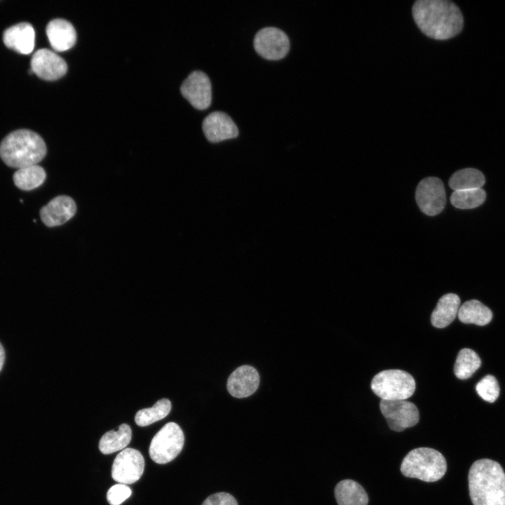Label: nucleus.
<instances>
[{"instance_id": "1", "label": "nucleus", "mask_w": 505, "mask_h": 505, "mask_svg": "<svg viewBox=\"0 0 505 505\" xmlns=\"http://www.w3.org/2000/svg\"><path fill=\"white\" fill-rule=\"evenodd\" d=\"M412 11L417 27L430 38L449 39L463 28V15L458 6L450 1L418 0Z\"/></svg>"}, {"instance_id": "2", "label": "nucleus", "mask_w": 505, "mask_h": 505, "mask_svg": "<svg viewBox=\"0 0 505 505\" xmlns=\"http://www.w3.org/2000/svg\"><path fill=\"white\" fill-rule=\"evenodd\" d=\"M468 480L473 505H505V473L498 462L489 459L476 461Z\"/></svg>"}, {"instance_id": "3", "label": "nucleus", "mask_w": 505, "mask_h": 505, "mask_svg": "<svg viewBox=\"0 0 505 505\" xmlns=\"http://www.w3.org/2000/svg\"><path fill=\"white\" fill-rule=\"evenodd\" d=\"M46 154V146L43 138L30 130H15L0 143V157L12 168L20 169L37 165Z\"/></svg>"}, {"instance_id": "4", "label": "nucleus", "mask_w": 505, "mask_h": 505, "mask_svg": "<svg viewBox=\"0 0 505 505\" xmlns=\"http://www.w3.org/2000/svg\"><path fill=\"white\" fill-rule=\"evenodd\" d=\"M447 462L443 455L436 450L418 447L411 450L403 459L400 471L403 476L431 483L443 477Z\"/></svg>"}, {"instance_id": "5", "label": "nucleus", "mask_w": 505, "mask_h": 505, "mask_svg": "<svg viewBox=\"0 0 505 505\" xmlns=\"http://www.w3.org/2000/svg\"><path fill=\"white\" fill-rule=\"evenodd\" d=\"M415 381L408 372L401 370H386L377 373L372 379L371 389L382 400H406L415 390Z\"/></svg>"}, {"instance_id": "6", "label": "nucleus", "mask_w": 505, "mask_h": 505, "mask_svg": "<svg viewBox=\"0 0 505 505\" xmlns=\"http://www.w3.org/2000/svg\"><path fill=\"white\" fill-rule=\"evenodd\" d=\"M184 443V436L180 426L175 422L167 423L152 438L149 456L157 464L168 463L180 454Z\"/></svg>"}, {"instance_id": "7", "label": "nucleus", "mask_w": 505, "mask_h": 505, "mask_svg": "<svg viewBox=\"0 0 505 505\" xmlns=\"http://www.w3.org/2000/svg\"><path fill=\"white\" fill-rule=\"evenodd\" d=\"M379 408L389 428L396 432L416 425L419 419L416 405L405 400H381Z\"/></svg>"}, {"instance_id": "8", "label": "nucleus", "mask_w": 505, "mask_h": 505, "mask_svg": "<svg viewBox=\"0 0 505 505\" xmlns=\"http://www.w3.org/2000/svg\"><path fill=\"white\" fill-rule=\"evenodd\" d=\"M257 53L267 60H276L284 58L290 49V41L281 29L267 27L259 30L254 37Z\"/></svg>"}, {"instance_id": "9", "label": "nucleus", "mask_w": 505, "mask_h": 505, "mask_svg": "<svg viewBox=\"0 0 505 505\" xmlns=\"http://www.w3.org/2000/svg\"><path fill=\"white\" fill-rule=\"evenodd\" d=\"M144 459L137 450L126 448L115 457L112 467V478L121 484H132L142 476Z\"/></svg>"}, {"instance_id": "10", "label": "nucleus", "mask_w": 505, "mask_h": 505, "mask_svg": "<svg viewBox=\"0 0 505 505\" xmlns=\"http://www.w3.org/2000/svg\"><path fill=\"white\" fill-rule=\"evenodd\" d=\"M415 198L420 210L427 215L439 214L445 208L446 196L442 181L437 177H426L418 184Z\"/></svg>"}, {"instance_id": "11", "label": "nucleus", "mask_w": 505, "mask_h": 505, "mask_svg": "<svg viewBox=\"0 0 505 505\" xmlns=\"http://www.w3.org/2000/svg\"><path fill=\"white\" fill-rule=\"evenodd\" d=\"M182 95L198 109H207L212 101V86L208 75L196 70L189 74L182 82Z\"/></svg>"}, {"instance_id": "12", "label": "nucleus", "mask_w": 505, "mask_h": 505, "mask_svg": "<svg viewBox=\"0 0 505 505\" xmlns=\"http://www.w3.org/2000/svg\"><path fill=\"white\" fill-rule=\"evenodd\" d=\"M30 64L31 71L46 81L57 80L63 76L67 71L65 60L48 48L36 50Z\"/></svg>"}, {"instance_id": "13", "label": "nucleus", "mask_w": 505, "mask_h": 505, "mask_svg": "<svg viewBox=\"0 0 505 505\" xmlns=\"http://www.w3.org/2000/svg\"><path fill=\"white\" fill-rule=\"evenodd\" d=\"M202 128L207 140L214 143L235 138L238 135L236 123L223 112L209 114L203 121Z\"/></svg>"}, {"instance_id": "14", "label": "nucleus", "mask_w": 505, "mask_h": 505, "mask_svg": "<svg viewBox=\"0 0 505 505\" xmlns=\"http://www.w3.org/2000/svg\"><path fill=\"white\" fill-rule=\"evenodd\" d=\"M76 211V203L71 197L58 196L41 209L40 217L45 225L53 227L67 222Z\"/></svg>"}, {"instance_id": "15", "label": "nucleus", "mask_w": 505, "mask_h": 505, "mask_svg": "<svg viewBox=\"0 0 505 505\" xmlns=\"http://www.w3.org/2000/svg\"><path fill=\"white\" fill-rule=\"evenodd\" d=\"M260 376L256 369L244 365L236 368L229 377L227 389L236 398H245L252 395L258 388Z\"/></svg>"}, {"instance_id": "16", "label": "nucleus", "mask_w": 505, "mask_h": 505, "mask_svg": "<svg viewBox=\"0 0 505 505\" xmlns=\"http://www.w3.org/2000/svg\"><path fill=\"white\" fill-rule=\"evenodd\" d=\"M3 41L8 48L21 54H29L34 48V29L28 22L16 24L4 31Z\"/></svg>"}, {"instance_id": "17", "label": "nucleus", "mask_w": 505, "mask_h": 505, "mask_svg": "<svg viewBox=\"0 0 505 505\" xmlns=\"http://www.w3.org/2000/svg\"><path fill=\"white\" fill-rule=\"evenodd\" d=\"M46 31L51 46L56 51L67 50L76 43V30L67 20H52L48 23Z\"/></svg>"}, {"instance_id": "18", "label": "nucleus", "mask_w": 505, "mask_h": 505, "mask_svg": "<svg viewBox=\"0 0 505 505\" xmlns=\"http://www.w3.org/2000/svg\"><path fill=\"white\" fill-rule=\"evenodd\" d=\"M460 307V299L454 293H447L438 300L431 316V324L438 328L449 325L457 316Z\"/></svg>"}, {"instance_id": "19", "label": "nucleus", "mask_w": 505, "mask_h": 505, "mask_svg": "<svg viewBox=\"0 0 505 505\" xmlns=\"http://www.w3.org/2000/svg\"><path fill=\"white\" fill-rule=\"evenodd\" d=\"M335 495L339 505H368V496L364 488L350 479L337 484Z\"/></svg>"}, {"instance_id": "20", "label": "nucleus", "mask_w": 505, "mask_h": 505, "mask_svg": "<svg viewBox=\"0 0 505 505\" xmlns=\"http://www.w3.org/2000/svg\"><path fill=\"white\" fill-rule=\"evenodd\" d=\"M457 315L461 322L478 325H485L492 318V311L477 299L465 302L460 306Z\"/></svg>"}, {"instance_id": "21", "label": "nucleus", "mask_w": 505, "mask_h": 505, "mask_svg": "<svg viewBox=\"0 0 505 505\" xmlns=\"http://www.w3.org/2000/svg\"><path fill=\"white\" fill-rule=\"evenodd\" d=\"M132 431L129 425L122 424L117 431L105 433L100 440L99 449L105 454H111L125 448L130 443Z\"/></svg>"}, {"instance_id": "22", "label": "nucleus", "mask_w": 505, "mask_h": 505, "mask_svg": "<svg viewBox=\"0 0 505 505\" xmlns=\"http://www.w3.org/2000/svg\"><path fill=\"white\" fill-rule=\"evenodd\" d=\"M46 177L44 169L39 165H34L18 169L13 174V179L17 187L29 191L41 185Z\"/></svg>"}, {"instance_id": "23", "label": "nucleus", "mask_w": 505, "mask_h": 505, "mask_svg": "<svg viewBox=\"0 0 505 505\" xmlns=\"http://www.w3.org/2000/svg\"><path fill=\"white\" fill-rule=\"evenodd\" d=\"M485 184V177L478 170L464 168L454 173L449 180V185L454 191L479 189Z\"/></svg>"}, {"instance_id": "24", "label": "nucleus", "mask_w": 505, "mask_h": 505, "mask_svg": "<svg viewBox=\"0 0 505 505\" xmlns=\"http://www.w3.org/2000/svg\"><path fill=\"white\" fill-rule=\"evenodd\" d=\"M481 361L472 349L464 348L459 351L454 363V372L460 379H466L480 368Z\"/></svg>"}, {"instance_id": "25", "label": "nucleus", "mask_w": 505, "mask_h": 505, "mask_svg": "<svg viewBox=\"0 0 505 505\" xmlns=\"http://www.w3.org/2000/svg\"><path fill=\"white\" fill-rule=\"evenodd\" d=\"M171 410V403L167 398H161L149 408H144L137 412L135 421L140 426L152 424L166 417Z\"/></svg>"}, {"instance_id": "26", "label": "nucleus", "mask_w": 505, "mask_h": 505, "mask_svg": "<svg viewBox=\"0 0 505 505\" xmlns=\"http://www.w3.org/2000/svg\"><path fill=\"white\" fill-rule=\"evenodd\" d=\"M485 198V191L479 188L454 191L450 196V201L457 208L471 209L483 203Z\"/></svg>"}, {"instance_id": "27", "label": "nucleus", "mask_w": 505, "mask_h": 505, "mask_svg": "<svg viewBox=\"0 0 505 505\" xmlns=\"http://www.w3.org/2000/svg\"><path fill=\"white\" fill-rule=\"evenodd\" d=\"M478 394L485 401L493 403L499 395V386L497 379L488 375L484 377L476 386Z\"/></svg>"}, {"instance_id": "28", "label": "nucleus", "mask_w": 505, "mask_h": 505, "mask_svg": "<svg viewBox=\"0 0 505 505\" xmlns=\"http://www.w3.org/2000/svg\"><path fill=\"white\" fill-rule=\"evenodd\" d=\"M132 491L125 484H116L111 487L107 493V499L111 505H120L131 495Z\"/></svg>"}, {"instance_id": "29", "label": "nucleus", "mask_w": 505, "mask_h": 505, "mask_svg": "<svg viewBox=\"0 0 505 505\" xmlns=\"http://www.w3.org/2000/svg\"><path fill=\"white\" fill-rule=\"evenodd\" d=\"M202 505H238L236 499L227 492H217L209 496Z\"/></svg>"}, {"instance_id": "30", "label": "nucleus", "mask_w": 505, "mask_h": 505, "mask_svg": "<svg viewBox=\"0 0 505 505\" xmlns=\"http://www.w3.org/2000/svg\"><path fill=\"white\" fill-rule=\"evenodd\" d=\"M5 361V351L3 346L0 343V371L2 369Z\"/></svg>"}]
</instances>
